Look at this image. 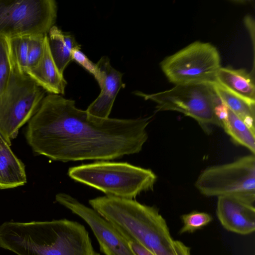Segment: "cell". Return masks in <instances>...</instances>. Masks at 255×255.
<instances>
[{
  "label": "cell",
  "instance_id": "ac0fdd59",
  "mask_svg": "<svg viewBox=\"0 0 255 255\" xmlns=\"http://www.w3.org/2000/svg\"><path fill=\"white\" fill-rule=\"evenodd\" d=\"M221 127L236 144L255 153V132L242 119L228 109L227 118L221 123Z\"/></svg>",
  "mask_w": 255,
  "mask_h": 255
},
{
  "label": "cell",
  "instance_id": "ba28073f",
  "mask_svg": "<svg viewBox=\"0 0 255 255\" xmlns=\"http://www.w3.org/2000/svg\"><path fill=\"white\" fill-rule=\"evenodd\" d=\"M57 13L54 0H0V36L10 39L47 34Z\"/></svg>",
  "mask_w": 255,
  "mask_h": 255
},
{
  "label": "cell",
  "instance_id": "7a4b0ae2",
  "mask_svg": "<svg viewBox=\"0 0 255 255\" xmlns=\"http://www.w3.org/2000/svg\"><path fill=\"white\" fill-rule=\"evenodd\" d=\"M0 248L17 255H100L81 224L66 219L4 222Z\"/></svg>",
  "mask_w": 255,
  "mask_h": 255
},
{
  "label": "cell",
  "instance_id": "5b68a950",
  "mask_svg": "<svg viewBox=\"0 0 255 255\" xmlns=\"http://www.w3.org/2000/svg\"><path fill=\"white\" fill-rule=\"evenodd\" d=\"M134 94L155 102L156 112L175 111L193 119L207 133L213 127H221L214 113L217 95L213 83L177 85L156 93L135 91Z\"/></svg>",
  "mask_w": 255,
  "mask_h": 255
},
{
  "label": "cell",
  "instance_id": "603a6c76",
  "mask_svg": "<svg viewBox=\"0 0 255 255\" xmlns=\"http://www.w3.org/2000/svg\"><path fill=\"white\" fill-rule=\"evenodd\" d=\"M72 60L77 62L87 71L92 74L97 81L99 86L102 82V78L96 64L93 63L80 50L75 49L72 53Z\"/></svg>",
  "mask_w": 255,
  "mask_h": 255
},
{
  "label": "cell",
  "instance_id": "cb8c5ba5",
  "mask_svg": "<svg viewBox=\"0 0 255 255\" xmlns=\"http://www.w3.org/2000/svg\"><path fill=\"white\" fill-rule=\"evenodd\" d=\"M127 240L130 248L136 255H154L143 247L130 239L122 235Z\"/></svg>",
  "mask_w": 255,
  "mask_h": 255
},
{
  "label": "cell",
  "instance_id": "8fae6325",
  "mask_svg": "<svg viewBox=\"0 0 255 255\" xmlns=\"http://www.w3.org/2000/svg\"><path fill=\"white\" fill-rule=\"evenodd\" d=\"M216 213L223 227L227 230L246 235L255 230V208L239 199L230 197H218Z\"/></svg>",
  "mask_w": 255,
  "mask_h": 255
},
{
  "label": "cell",
  "instance_id": "2e32d148",
  "mask_svg": "<svg viewBox=\"0 0 255 255\" xmlns=\"http://www.w3.org/2000/svg\"><path fill=\"white\" fill-rule=\"evenodd\" d=\"M49 50L59 71L63 74L64 71L72 60L73 51L81 48L74 36L63 32L55 25L47 33Z\"/></svg>",
  "mask_w": 255,
  "mask_h": 255
},
{
  "label": "cell",
  "instance_id": "ffe728a7",
  "mask_svg": "<svg viewBox=\"0 0 255 255\" xmlns=\"http://www.w3.org/2000/svg\"><path fill=\"white\" fill-rule=\"evenodd\" d=\"M12 70L9 39L0 36V99L6 89Z\"/></svg>",
  "mask_w": 255,
  "mask_h": 255
},
{
  "label": "cell",
  "instance_id": "3957f363",
  "mask_svg": "<svg viewBox=\"0 0 255 255\" xmlns=\"http://www.w3.org/2000/svg\"><path fill=\"white\" fill-rule=\"evenodd\" d=\"M89 203L122 235L154 255H191L189 247L172 238L156 207L112 196L96 197Z\"/></svg>",
  "mask_w": 255,
  "mask_h": 255
},
{
  "label": "cell",
  "instance_id": "6da1fadb",
  "mask_svg": "<svg viewBox=\"0 0 255 255\" xmlns=\"http://www.w3.org/2000/svg\"><path fill=\"white\" fill-rule=\"evenodd\" d=\"M152 119H99L49 94L29 121L26 137L35 152L55 161L113 160L142 150Z\"/></svg>",
  "mask_w": 255,
  "mask_h": 255
},
{
  "label": "cell",
  "instance_id": "7402d4cb",
  "mask_svg": "<svg viewBox=\"0 0 255 255\" xmlns=\"http://www.w3.org/2000/svg\"><path fill=\"white\" fill-rule=\"evenodd\" d=\"M46 35H36L28 37L26 71L35 67L41 59L44 53Z\"/></svg>",
  "mask_w": 255,
  "mask_h": 255
},
{
  "label": "cell",
  "instance_id": "9c48e42d",
  "mask_svg": "<svg viewBox=\"0 0 255 255\" xmlns=\"http://www.w3.org/2000/svg\"><path fill=\"white\" fill-rule=\"evenodd\" d=\"M220 63L214 46L195 41L165 58L160 66L168 80L177 85L215 82Z\"/></svg>",
  "mask_w": 255,
  "mask_h": 255
},
{
  "label": "cell",
  "instance_id": "9a60e30c",
  "mask_svg": "<svg viewBox=\"0 0 255 255\" xmlns=\"http://www.w3.org/2000/svg\"><path fill=\"white\" fill-rule=\"evenodd\" d=\"M215 82L232 93L255 102L254 76L244 69L221 67L217 72Z\"/></svg>",
  "mask_w": 255,
  "mask_h": 255
},
{
  "label": "cell",
  "instance_id": "d4e9b609",
  "mask_svg": "<svg viewBox=\"0 0 255 255\" xmlns=\"http://www.w3.org/2000/svg\"><path fill=\"white\" fill-rule=\"evenodd\" d=\"M245 23L252 36L253 44L255 43V25L254 21L250 16H247L245 18Z\"/></svg>",
  "mask_w": 255,
  "mask_h": 255
},
{
  "label": "cell",
  "instance_id": "d6986e66",
  "mask_svg": "<svg viewBox=\"0 0 255 255\" xmlns=\"http://www.w3.org/2000/svg\"><path fill=\"white\" fill-rule=\"evenodd\" d=\"M28 37L19 36L9 39L13 68L22 73H25L27 70Z\"/></svg>",
  "mask_w": 255,
  "mask_h": 255
},
{
  "label": "cell",
  "instance_id": "52a82bcc",
  "mask_svg": "<svg viewBox=\"0 0 255 255\" xmlns=\"http://www.w3.org/2000/svg\"><path fill=\"white\" fill-rule=\"evenodd\" d=\"M45 93L28 75L13 68L0 99V134L9 145L20 128L36 113Z\"/></svg>",
  "mask_w": 255,
  "mask_h": 255
},
{
  "label": "cell",
  "instance_id": "30bf717a",
  "mask_svg": "<svg viewBox=\"0 0 255 255\" xmlns=\"http://www.w3.org/2000/svg\"><path fill=\"white\" fill-rule=\"evenodd\" d=\"M55 200L89 225L105 255H136L117 229L93 208L66 193L57 194Z\"/></svg>",
  "mask_w": 255,
  "mask_h": 255
},
{
  "label": "cell",
  "instance_id": "8992f818",
  "mask_svg": "<svg viewBox=\"0 0 255 255\" xmlns=\"http://www.w3.org/2000/svg\"><path fill=\"white\" fill-rule=\"evenodd\" d=\"M208 197L230 196L253 204L255 201V157L250 154L204 169L195 183Z\"/></svg>",
  "mask_w": 255,
  "mask_h": 255
},
{
  "label": "cell",
  "instance_id": "277c9868",
  "mask_svg": "<svg viewBox=\"0 0 255 255\" xmlns=\"http://www.w3.org/2000/svg\"><path fill=\"white\" fill-rule=\"evenodd\" d=\"M73 180L100 190L106 196L133 199L153 190L156 174L150 169L126 162L99 160L69 168Z\"/></svg>",
  "mask_w": 255,
  "mask_h": 255
},
{
  "label": "cell",
  "instance_id": "44dd1931",
  "mask_svg": "<svg viewBox=\"0 0 255 255\" xmlns=\"http://www.w3.org/2000/svg\"><path fill=\"white\" fill-rule=\"evenodd\" d=\"M212 217L208 213L194 211L181 216L183 226L179 233H193L209 224Z\"/></svg>",
  "mask_w": 255,
  "mask_h": 255
},
{
  "label": "cell",
  "instance_id": "4fadbf2b",
  "mask_svg": "<svg viewBox=\"0 0 255 255\" xmlns=\"http://www.w3.org/2000/svg\"><path fill=\"white\" fill-rule=\"evenodd\" d=\"M25 73L46 92L60 95L64 94L67 82L51 56L47 34L45 37L44 50L41 59L35 67L27 70Z\"/></svg>",
  "mask_w": 255,
  "mask_h": 255
},
{
  "label": "cell",
  "instance_id": "5bb4252c",
  "mask_svg": "<svg viewBox=\"0 0 255 255\" xmlns=\"http://www.w3.org/2000/svg\"><path fill=\"white\" fill-rule=\"evenodd\" d=\"M0 134V189L13 188L27 182L25 167Z\"/></svg>",
  "mask_w": 255,
  "mask_h": 255
},
{
  "label": "cell",
  "instance_id": "7c38bea8",
  "mask_svg": "<svg viewBox=\"0 0 255 255\" xmlns=\"http://www.w3.org/2000/svg\"><path fill=\"white\" fill-rule=\"evenodd\" d=\"M96 64L102 78L101 91L86 111L93 117L107 119L120 90L125 84L122 81L123 74L112 66L108 57L103 56Z\"/></svg>",
  "mask_w": 255,
  "mask_h": 255
},
{
  "label": "cell",
  "instance_id": "e0dca14e",
  "mask_svg": "<svg viewBox=\"0 0 255 255\" xmlns=\"http://www.w3.org/2000/svg\"><path fill=\"white\" fill-rule=\"evenodd\" d=\"M213 84L218 96L227 108L255 132V102L232 93L216 82Z\"/></svg>",
  "mask_w": 255,
  "mask_h": 255
}]
</instances>
